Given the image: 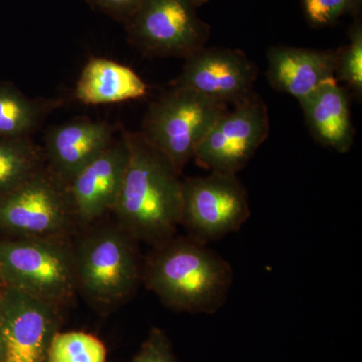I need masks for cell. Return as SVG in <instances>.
I'll return each instance as SVG.
<instances>
[{
  "instance_id": "cell-14",
  "label": "cell",
  "mask_w": 362,
  "mask_h": 362,
  "mask_svg": "<svg viewBox=\"0 0 362 362\" xmlns=\"http://www.w3.org/2000/svg\"><path fill=\"white\" fill-rule=\"evenodd\" d=\"M337 51L271 47L267 52V80L273 89L300 102L321 86L337 80Z\"/></svg>"
},
{
  "instance_id": "cell-21",
  "label": "cell",
  "mask_w": 362,
  "mask_h": 362,
  "mask_svg": "<svg viewBox=\"0 0 362 362\" xmlns=\"http://www.w3.org/2000/svg\"><path fill=\"white\" fill-rule=\"evenodd\" d=\"M130 362H178L164 331L152 328L149 337Z\"/></svg>"
},
{
  "instance_id": "cell-4",
  "label": "cell",
  "mask_w": 362,
  "mask_h": 362,
  "mask_svg": "<svg viewBox=\"0 0 362 362\" xmlns=\"http://www.w3.org/2000/svg\"><path fill=\"white\" fill-rule=\"evenodd\" d=\"M0 278L8 287L65 310L78 295L73 238H0Z\"/></svg>"
},
{
  "instance_id": "cell-25",
  "label": "cell",
  "mask_w": 362,
  "mask_h": 362,
  "mask_svg": "<svg viewBox=\"0 0 362 362\" xmlns=\"http://www.w3.org/2000/svg\"><path fill=\"white\" fill-rule=\"evenodd\" d=\"M7 286L6 285V283L4 282V281L1 280V278H0V296H1L2 292L4 291V289Z\"/></svg>"
},
{
  "instance_id": "cell-5",
  "label": "cell",
  "mask_w": 362,
  "mask_h": 362,
  "mask_svg": "<svg viewBox=\"0 0 362 362\" xmlns=\"http://www.w3.org/2000/svg\"><path fill=\"white\" fill-rule=\"evenodd\" d=\"M228 110L225 104L173 85L150 105L139 132L182 175L185 165L194 160L197 147Z\"/></svg>"
},
{
  "instance_id": "cell-3",
  "label": "cell",
  "mask_w": 362,
  "mask_h": 362,
  "mask_svg": "<svg viewBox=\"0 0 362 362\" xmlns=\"http://www.w3.org/2000/svg\"><path fill=\"white\" fill-rule=\"evenodd\" d=\"M137 244L115 221L106 220L73 238L78 294L100 313L127 302L142 282Z\"/></svg>"
},
{
  "instance_id": "cell-7",
  "label": "cell",
  "mask_w": 362,
  "mask_h": 362,
  "mask_svg": "<svg viewBox=\"0 0 362 362\" xmlns=\"http://www.w3.org/2000/svg\"><path fill=\"white\" fill-rule=\"evenodd\" d=\"M250 216L249 194L238 175L209 171L183 178L180 226L190 239L207 246L240 230Z\"/></svg>"
},
{
  "instance_id": "cell-22",
  "label": "cell",
  "mask_w": 362,
  "mask_h": 362,
  "mask_svg": "<svg viewBox=\"0 0 362 362\" xmlns=\"http://www.w3.org/2000/svg\"><path fill=\"white\" fill-rule=\"evenodd\" d=\"M354 0H303L305 11L312 23L326 25L334 23L351 6Z\"/></svg>"
},
{
  "instance_id": "cell-24",
  "label": "cell",
  "mask_w": 362,
  "mask_h": 362,
  "mask_svg": "<svg viewBox=\"0 0 362 362\" xmlns=\"http://www.w3.org/2000/svg\"><path fill=\"white\" fill-rule=\"evenodd\" d=\"M4 359H6V349H4V339L0 334V362H4Z\"/></svg>"
},
{
  "instance_id": "cell-1",
  "label": "cell",
  "mask_w": 362,
  "mask_h": 362,
  "mask_svg": "<svg viewBox=\"0 0 362 362\" xmlns=\"http://www.w3.org/2000/svg\"><path fill=\"white\" fill-rule=\"evenodd\" d=\"M129 149L114 221L136 242L152 247L173 239L180 226L182 178L140 132L122 131Z\"/></svg>"
},
{
  "instance_id": "cell-15",
  "label": "cell",
  "mask_w": 362,
  "mask_h": 362,
  "mask_svg": "<svg viewBox=\"0 0 362 362\" xmlns=\"http://www.w3.org/2000/svg\"><path fill=\"white\" fill-rule=\"evenodd\" d=\"M312 136L323 146L346 153L354 139L349 97L331 81L299 102Z\"/></svg>"
},
{
  "instance_id": "cell-13",
  "label": "cell",
  "mask_w": 362,
  "mask_h": 362,
  "mask_svg": "<svg viewBox=\"0 0 362 362\" xmlns=\"http://www.w3.org/2000/svg\"><path fill=\"white\" fill-rule=\"evenodd\" d=\"M115 128L87 117L52 126L45 137V164L66 183L115 141Z\"/></svg>"
},
{
  "instance_id": "cell-2",
  "label": "cell",
  "mask_w": 362,
  "mask_h": 362,
  "mask_svg": "<svg viewBox=\"0 0 362 362\" xmlns=\"http://www.w3.org/2000/svg\"><path fill=\"white\" fill-rule=\"evenodd\" d=\"M233 281L232 265L187 235L152 247L142 265L147 289L176 312L216 313L228 300Z\"/></svg>"
},
{
  "instance_id": "cell-8",
  "label": "cell",
  "mask_w": 362,
  "mask_h": 362,
  "mask_svg": "<svg viewBox=\"0 0 362 362\" xmlns=\"http://www.w3.org/2000/svg\"><path fill=\"white\" fill-rule=\"evenodd\" d=\"M192 0H144L130 18L131 42L147 57L187 58L206 47L209 30Z\"/></svg>"
},
{
  "instance_id": "cell-18",
  "label": "cell",
  "mask_w": 362,
  "mask_h": 362,
  "mask_svg": "<svg viewBox=\"0 0 362 362\" xmlns=\"http://www.w3.org/2000/svg\"><path fill=\"white\" fill-rule=\"evenodd\" d=\"M45 164L44 150L30 137H0V197L20 187Z\"/></svg>"
},
{
  "instance_id": "cell-19",
  "label": "cell",
  "mask_w": 362,
  "mask_h": 362,
  "mask_svg": "<svg viewBox=\"0 0 362 362\" xmlns=\"http://www.w3.org/2000/svg\"><path fill=\"white\" fill-rule=\"evenodd\" d=\"M107 349L99 338L82 332H58L52 337L47 362H106Z\"/></svg>"
},
{
  "instance_id": "cell-26",
  "label": "cell",
  "mask_w": 362,
  "mask_h": 362,
  "mask_svg": "<svg viewBox=\"0 0 362 362\" xmlns=\"http://www.w3.org/2000/svg\"><path fill=\"white\" fill-rule=\"evenodd\" d=\"M192 1H194L195 4H202V2H206L207 0H192Z\"/></svg>"
},
{
  "instance_id": "cell-17",
  "label": "cell",
  "mask_w": 362,
  "mask_h": 362,
  "mask_svg": "<svg viewBox=\"0 0 362 362\" xmlns=\"http://www.w3.org/2000/svg\"><path fill=\"white\" fill-rule=\"evenodd\" d=\"M63 104L61 99H33L11 83L0 81V137H30Z\"/></svg>"
},
{
  "instance_id": "cell-12",
  "label": "cell",
  "mask_w": 362,
  "mask_h": 362,
  "mask_svg": "<svg viewBox=\"0 0 362 362\" xmlns=\"http://www.w3.org/2000/svg\"><path fill=\"white\" fill-rule=\"evenodd\" d=\"M129 158L122 133L109 148L69 182L78 232L111 216L120 194Z\"/></svg>"
},
{
  "instance_id": "cell-20",
  "label": "cell",
  "mask_w": 362,
  "mask_h": 362,
  "mask_svg": "<svg viewBox=\"0 0 362 362\" xmlns=\"http://www.w3.org/2000/svg\"><path fill=\"white\" fill-rule=\"evenodd\" d=\"M335 78L346 83L357 97L362 96V30L356 26L350 42L337 51Z\"/></svg>"
},
{
  "instance_id": "cell-16",
  "label": "cell",
  "mask_w": 362,
  "mask_h": 362,
  "mask_svg": "<svg viewBox=\"0 0 362 362\" xmlns=\"http://www.w3.org/2000/svg\"><path fill=\"white\" fill-rule=\"evenodd\" d=\"M147 93L148 86L129 66L90 58L81 71L74 98L84 105H107L140 99Z\"/></svg>"
},
{
  "instance_id": "cell-10",
  "label": "cell",
  "mask_w": 362,
  "mask_h": 362,
  "mask_svg": "<svg viewBox=\"0 0 362 362\" xmlns=\"http://www.w3.org/2000/svg\"><path fill=\"white\" fill-rule=\"evenodd\" d=\"M63 323V310L7 287L0 296L4 362H47V350Z\"/></svg>"
},
{
  "instance_id": "cell-23",
  "label": "cell",
  "mask_w": 362,
  "mask_h": 362,
  "mask_svg": "<svg viewBox=\"0 0 362 362\" xmlns=\"http://www.w3.org/2000/svg\"><path fill=\"white\" fill-rule=\"evenodd\" d=\"M90 1L105 11L130 18L141 6L144 0H90Z\"/></svg>"
},
{
  "instance_id": "cell-11",
  "label": "cell",
  "mask_w": 362,
  "mask_h": 362,
  "mask_svg": "<svg viewBox=\"0 0 362 362\" xmlns=\"http://www.w3.org/2000/svg\"><path fill=\"white\" fill-rule=\"evenodd\" d=\"M173 85L187 88L228 106L254 94L258 66L240 49L204 47L185 58Z\"/></svg>"
},
{
  "instance_id": "cell-6",
  "label": "cell",
  "mask_w": 362,
  "mask_h": 362,
  "mask_svg": "<svg viewBox=\"0 0 362 362\" xmlns=\"http://www.w3.org/2000/svg\"><path fill=\"white\" fill-rule=\"evenodd\" d=\"M78 233L69 183L47 165L0 197L2 238H74Z\"/></svg>"
},
{
  "instance_id": "cell-9",
  "label": "cell",
  "mask_w": 362,
  "mask_h": 362,
  "mask_svg": "<svg viewBox=\"0 0 362 362\" xmlns=\"http://www.w3.org/2000/svg\"><path fill=\"white\" fill-rule=\"evenodd\" d=\"M216 120L195 151L197 165L209 171L238 175L270 133L264 100L254 93Z\"/></svg>"
}]
</instances>
